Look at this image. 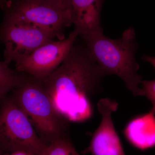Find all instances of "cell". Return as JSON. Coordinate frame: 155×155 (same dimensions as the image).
<instances>
[{"instance_id": "1", "label": "cell", "mask_w": 155, "mask_h": 155, "mask_svg": "<svg viewBox=\"0 0 155 155\" xmlns=\"http://www.w3.org/2000/svg\"><path fill=\"white\" fill-rule=\"evenodd\" d=\"M77 39L64 62L41 82L58 114L80 122L92 116V99L101 91L107 75L84 42Z\"/></svg>"}, {"instance_id": "2", "label": "cell", "mask_w": 155, "mask_h": 155, "mask_svg": "<svg viewBox=\"0 0 155 155\" xmlns=\"http://www.w3.org/2000/svg\"><path fill=\"white\" fill-rule=\"evenodd\" d=\"M97 64L107 75L114 74L121 78L135 96H144L139 87L141 76L136 60L137 45L133 28H127L117 39L105 36L103 32L80 35Z\"/></svg>"}, {"instance_id": "3", "label": "cell", "mask_w": 155, "mask_h": 155, "mask_svg": "<svg viewBox=\"0 0 155 155\" xmlns=\"http://www.w3.org/2000/svg\"><path fill=\"white\" fill-rule=\"evenodd\" d=\"M11 96L47 145L69 137L70 122L56 110L41 81L28 75Z\"/></svg>"}, {"instance_id": "4", "label": "cell", "mask_w": 155, "mask_h": 155, "mask_svg": "<svg viewBox=\"0 0 155 155\" xmlns=\"http://www.w3.org/2000/svg\"><path fill=\"white\" fill-rule=\"evenodd\" d=\"M48 146L11 96L6 97L0 104L1 150L10 153L24 151L41 155Z\"/></svg>"}, {"instance_id": "5", "label": "cell", "mask_w": 155, "mask_h": 155, "mask_svg": "<svg viewBox=\"0 0 155 155\" xmlns=\"http://www.w3.org/2000/svg\"><path fill=\"white\" fill-rule=\"evenodd\" d=\"M5 15L32 24L64 39V31L72 24L70 9L39 0H9L4 8Z\"/></svg>"}, {"instance_id": "6", "label": "cell", "mask_w": 155, "mask_h": 155, "mask_svg": "<svg viewBox=\"0 0 155 155\" xmlns=\"http://www.w3.org/2000/svg\"><path fill=\"white\" fill-rule=\"evenodd\" d=\"M54 38L37 26L5 15L0 26V41L5 46L4 62L9 65L12 61H22Z\"/></svg>"}, {"instance_id": "7", "label": "cell", "mask_w": 155, "mask_h": 155, "mask_svg": "<svg viewBox=\"0 0 155 155\" xmlns=\"http://www.w3.org/2000/svg\"><path fill=\"white\" fill-rule=\"evenodd\" d=\"M79 35L74 29L67 38L52 40L43 45L25 59L15 63L16 70L41 82L64 62Z\"/></svg>"}, {"instance_id": "8", "label": "cell", "mask_w": 155, "mask_h": 155, "mask_svg": "<svg viewBox=\"0 0 155 155\" xmlns=\"http://www.w3.org/2000/svg\"><path fill=\"white\" fill-rule=\"evenodd\" d=\"M118 105L107 98L98 102L97 107L101 115V121L85 153L92 155H125L112 120V114L117 110Z\"/></svg>"}, {"instance_id": "9", "label": "cell", "mask_w": 155, "mask_h": 155, "mask_svg": "<svg viewBox=\"0 0 155 155\" xmlns=\"http://www.w3.org/2000/svg\"><path fill=\"white\" fill-rule=\"evenodd\" d=\"M103 2L104 0H68L72 24L79 35L103 32L101 25Z\"/></svg>"}, {"instance_id": "10", "label": "cell", "mask_w": 155, "mask_h": 155, "mask_svg": "<svg viewBox=\"0 0 155 155\" xmlns=\"http://www.w3.org/2000/svg\"><path fill=\"white\" fill-rule=\"evenodd\" d=\"M124 134L130 144L141 150L155 147V114L151 111L136 117L125 127Z\"/></svg>"}, {"instance_id": "11", "label": "cell", "mask_w": 155, "mask_h": 155, "mask_svg": "<svg viewBox=\"0 0 155 155\" xmlns=\"http://www.w3.org/2000/svg\"><path fill=\"white\" fill-rule=\"evenodd\" d=\"M28 75L11 69L9 65L0 61V104L8 93L19 86Z\"/></svg>"}, {"instance_id": "12", "label": "cell", "mask_w": 155, "mask_h": 155, "mask_svg": "<svg viewBox=\"0 0 155 155\" xmlns=\"http://www.w3.org/2000/svg\"><path fill=\"white\" fill-rule=\"evenodd\" d=\"M41 155H80L69 137L59 139L46 147Z\"/></svg>"}, {"instance_id": "13", "label": "cell", "mask_w": 155, "mask_h": 155, "mask_svg": "<svg viewBox=\"0 0 155 155\" xmlns=\"http://www.w3.org/2000/svg\"><path fill=\"white\" fill-rule=\"evenodd\" d=\"M144 96L147 97L152 104V108L150 111L155 114V80L142 81Z\"/></svg>"}, {"instance_id": "14", "label": "cell", "mask_w": 155, "mask_h": 155, "mask_svg": "<svg viewBox=\"0 0 155 155\" xmlns=\"http://www.w3.org/2000/svg\"><path fill=\"white\" fill-rule=\"evenodd\" d=\"M44 2L61 8H68V0H39Z\"/></svg>"}, {"instance_id": "15", "label": "cell", "mask_w": 155, "mask_h": 155, "mask_svg": "<svg viewBox=\"0 0 155 155\" xmlns=\"http://www.w3.org/2000/svg\"><path fill=\"white\" fill-rule=\"evenodd\" d=\"M142 58L145 61L150 63L155 68V58L148 56H144Z\"/></svg>"}, {"instance_id": "16", "label": "cell", "mask_w": 155, "mask_h": 155, "mask_svg": "<svg viewBox=\"0 0 155 155\" xmlns=\"http://www.w3.org/2000/svg\"><path fill=\"white\" fill-rule=\"evenodd\" d=\"M6 155H34L30 153L26 152L24 151L16 152L13 153H11L9 154Z\"/></svg>"}, {"instance_id": "17", "label": "cell", "mask_w": 155, "mask_h": 155, "mask_svg": "<svg viewBox=\"0 0 155 155\" xmlns=\"http://www.w3.org/2000/svg\"><path fill=\"white\" fill-rule=\"evenodd\" d=\"M8 0H0V8L4 10Z\"/></svg>"}, {"instance_id": "18", "label": "cell", "mask_w": 155, "mask_h": 155, "mask_svg": "<svg viewBox=\"0 0 155 155\" xmlns=\"http://www.w3.org/2000/svg\"><path fill=\"white\" fill-rule=\"evenodd\" d=\"M3 153H4V152L0 148V155H4Z\"/></svg>"}]
</instances>
